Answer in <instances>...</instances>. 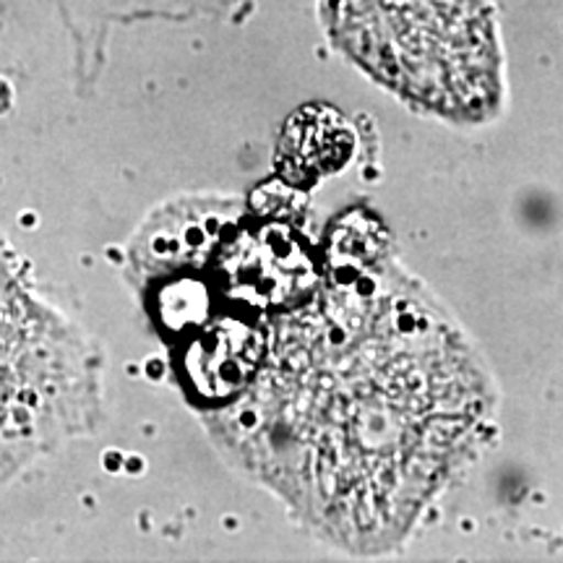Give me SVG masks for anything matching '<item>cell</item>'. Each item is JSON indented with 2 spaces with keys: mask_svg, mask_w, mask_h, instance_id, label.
<instances>
[{
  "mask_svg": "<svg viewBox=\"0 0 563 563\" xmlns=\"http://www.w3.org/2000/svg\"><path fill=\"white\" fill-rule=\"evenodd\" d=\"M262 352V336L238 321H222L211 329L188 357L196 386L207 394L230 391L251 376Z\"/></svg>",
  "mask_w": 563,
  "mask_h": 563,
  "instance_id": "cell-3",
  "label": "cell"
},
{
  "mask_svg": "<svg viewBox=\"0 0 563 563\" xmlns=\"http://www.w3.org/2000/svg\"><path fill=\"white\" fill-rule=\"evenodd\" d=\"M228 277L238 292L277 306L311 285L306 251L285 228H264L243 238L228 256Z\"/></svg>",
  "mask_w": 563,
  "mask_h": 563,
  "instance_id": "cell-2",
  "label": "cell"
},
{
  "mask_svg": "<svg viewBox=\"0 0 563 563\" xmlns=\"http://www.w3.org/2000/svg\"><path fill=\"white\" fill-rule=\"evenodd\" d=\"M342 51L422 110L485 121L501 102V53L485 0H327Z\"/></svg>",
  "mask_w": 563,
  "mask_h": 563,
  "instance_id": "cell-1",
  "label": "cell"
}]
</instances>
